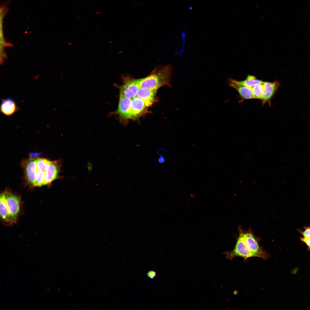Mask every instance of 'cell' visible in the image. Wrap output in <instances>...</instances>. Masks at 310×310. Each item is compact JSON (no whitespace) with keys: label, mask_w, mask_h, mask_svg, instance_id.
<instances>
[{"label":"cell","mask_w":310,"mask_h":310,"mask_svg":"<svg viewBox=\"0 0 310 310\" xmlns=\"http://www.w3.org/2000/svg\"><path fill=\"white\" fill-rule=\"evenodd\" d=\"M173 69L170 64L156 67L149 75L141 79L140 87L156 90L165 86L171 87Z\"/></svg>","instance_id":"6da1fadb"},{"label":"cell","mask_w":310,"mask_h":310,"mask_svg":"<svg viewBox=\"0 0 310 310\" xmlns=\"http://www.w3.org/2000/svg\"><path fill=\"white\" fill-rule=\"evenodd\" d=\"M239 232L245 239L251 251L255 254L257 257L267 259L269 256L268 253L259 244V239L253 234L250 228L247 230H244L241 227H239Z\"/></svg>","instance_id":"7a4b0ae2"},{"label":"cell","mask_w":310,"mask_h":310,"mask_svg":"<svg viewBox=\"0 0 310 310\" xmlns=\"http://www.w3.org/2000/svg\"><path fill=\"white\" fill-rule=\"evenodd\" d=\"M121 79L122 84L118 87L120 93L131 99L136 96L140 88L141 79L134 78L129 74L122 75Z\"/></svg>","instance_id":"3957f363"},{"label":"cell","mask_w":310,"mask_h":310,"mask_svg":"<svg viewBox=\"0 0 310 310\" xmlns=\"http://www.w3.org/2000/svg\"><path fill=\"white\" fill-rule=\"evenodd\" d=\"M224 254L226 255V258L229 260L237 257H242L245 260L251 257H257L251 251L245 239L239 233L233 249L231 251L225 252Z\"/></svg>","instance_id":"277c9868"},{"label":"cell","mask_w":310,"mask_h":310,"mask_svg":"<svg viewBox=\"0 0 310 310\" xmlns=\"http://www.w3.org/2000/svg\"><path fill=\"white\" fill-rule=\"evenodd\" d=\"M6 203L12 224L17 220L20 212L21 199L16 195L7 192Z\"/></svg>","instance_id":"5b68a950"},{"label":"cell","mask_w":310,"mask_h":310,"mask_svg":"<svg viewBox=\"0 0 310 310\" xmlns=\"http://www.w3.org/2000/svg\"><path fill=\"white\" fill-rule=\"evenodd\" d=\"M131 100L120 93L117 108L113 113L117 115L120 120L128 119L130 113Z\"/></svg>","instance_id":"8992f818"},{"label":"cell","mask_w":310,"mask_h":310,"mask_svg":"<svg viewBox=\"0 0 310 310\" xmlns=\"http://www.w3.org/2000/svg\"><path fill=\"white\" fill-rule=\"evenodd\" d=\"M228 83L229 86L235 89L244 99H254L251 88L240 83L239 81L229 78Z\"/></svg>","instance_id":"52a82bcc"},{"label":"cell","mask_w":310,"mask_h":310,"mask_svg":"<svg viewBox=\"0 0 310 310\" xmlns=\"http://www.w3.org/2000/svg\"><path fill=\"white\" fill-rule=\"evenodd\" d=\"M146 106L140 98L135 96L131 99V107L128 119H135L139 117Z\"/></svg>","instance_id":"ba28073f"},{"label":"cell","mask_w":310,"mask_h":310,"mask_svg":"<svg viewBox=\"0 0 310 310\" xmlns=\"http://www.w3.org/2000/svg\"><path fill=\"white\" fill-rule=\"evenodd\" d=\"M280 84L279 82L277 80L272 82H264V90L261 101L264 104L270 101L278 90Z\"/></svg>","instance_id":"9c48e42d"},{"label":"cell","mask_w":310,"mask_h":310,"mask_svg":"<svg viewBox=\"0 0 310 310\" xmlns=\"http://www.w3.org/2000/svg\"><path fill=\"white\" fill-rule=\"evenodd\" d=\"M0 109L2 114L9 116L18 111L19 108L13 100L9 98L2 100Z\"/></svg>","instance_id":"30bf717a"},{"label":"cell","mask_w":310,"mask_h":310,"mask_svg":"<svg viewBox=\"0 0 310 310\" xmlns=\"http://www.w3.org/2000/svg\"><path fill=\"white\" fill-rule=\"evenodd\" d=\"M156 90L140 87L136 95L145 103L146 106H151L153 103L156 92Z\"/></svg>","instance_id":"8fae6325"},{"label":"cell","mask_w":310,"mask_h":310,"mask_svg":"<svg viewBox=\"0 0 310 310\" xmlns=\"http://www.w3.org/2000/svg\"><path fill=\"white\" fill-rule=\"evenodd\" d=\"M25 173L28 182L34 185L36 179L37 168L36 159L30 160L26 163L25 167Z\"/></svg>","instance_id":"7c38bea8"},{"label":"cell","mask_w":310,"mask_h":310,"mask_svg":"<svg viewBox=\"0 0 310 310\" xmlns=\"http://www.w3.org/2000/svg\"><path fill=\"white\" fill-rule=\"evenodd\" d=\"M59 166L57 162H51L46 172L44 185L50 184L57 178L59 173Z\"/></svg>","instance_id":"4fadbf2b"},{"label":"cell","mask_w":310,"mask_h":310,"mask_svg":"<svg viewBox=\"0 0 310 310\" xmlns=\"http://www.w3.org/2000/svg\"><path fill=\"white\" fill-rule=\"evenodd\" d=\"M7 192L2 193L0 197V215L3 222L12 224L10 216L6 203Z\"/></svg>","instance_id":"5bb4252c"},{"label":"cell","mask_w":310,"mask_h":310,"mask_svg":"<svg viewBox=\"0 0 310 310\" xmlns=\"http://www.w3.org/2000/svg\"><path fill=\"white\" fill-rule=\"evenodd\" d=\"M263 82L249 87L252 90L254 99L261 100L264 90Z\"/></svg>","instance_id":"9a60e30c"},{"label":"cell","mask_w":310,"mask_h":310,"mask_svg":"<svg viewBox=\"0 0 310 310\" xmlns=\"http://www.w3.org/2000/svg\"><path fill=\"white\" fill-rule=\"evenodd\" d=\"M239 82L241 84L249 87H252L263 82L256 79L255 76L251 75H248L245 80Z\"/></svg>","instance_id":"2e32d148"},{"label":"cell","mask_w":310,"mask_h":310,"mask_svg":"<svg viewBox=\"0 0 310 310\" xmlns=\"http://www.w3.org/2000/svg\"><path fill=\"white\" fill-rule=\"evenodd\" d=\"M51 161L42 158L36 159L37 170L46 173L48 166Z\"/></svg>","instance_id":"e0dca14e"},{"label":"cell","mask_w":310,"mask_h":310,"mask_svg":"<svg viewBox=\"0 0 310 310\" xmlns=\"http://www.w3.org/2000/svg\"><path fill=\"white\" fill-rule=\"evenodd\" d=\"M45 172L37 170L36 179L34 186H40L44 185L45 179Z\"/></svg>","instance_id":"ac0fdd59"},{"label":"cell","mask_w":310,"mask_h":310,"mask_svg":"<svg viewBox=\"0 0 310 310\" xmlns=\"http://www.w3.org/2000/svg\"><path fill=\"white\" fill-rule=\"evenodd\" d=\"M298 232L303 237H310V226H304L303 229L297 230Z\"/></svg>","instance_id":"d6986e66"},{"label":"cell","mask_w":310,"mask_h":310,"mask_svg":"<svg viewBox=\"0 0 310 310\" xmlns=\"http://www.w3.org/2000/svg\"><path fill=\"white\" fill-rule=\"evenodd\" d=\"M301 241L305 244L308 250H310V237H303L300 238Z\"/></svg>","instance_id":"ffe728a7"},{"label":"cell","mask_w":310,"mask_h":310,"mask_svg":"<svg viewBox=\"0 0 310 310\" xmlns=\"http://www.w3.org/2000/svg\"><path fill=\"white\" fill-rule=\"evenodd\" d=\"M156 272L154 270L149 271L147 273L148 277L152 279H154L156 276Z\"/></svg>","instance_id":"44dd1931"}]
</instances>
